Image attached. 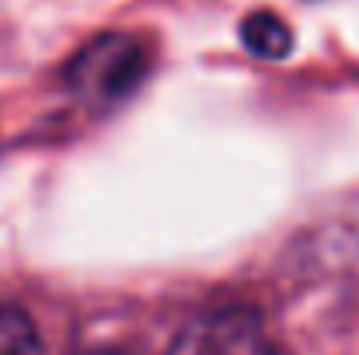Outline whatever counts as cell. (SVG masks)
Returning <instances> with one entry per match:
<instances>
[{"label":"cell","mask_w":359,"mask_h":355,"mask_svg":"<svg viewBox=\"0 0 359 355\" xmlns=\"http://www.w3.org/2000/svg\"><path fill=\"white\" fill-rule=\"evenodd\" d=\"M150 70V49L140 35L105 32L91 39L70 63H67V88L91 105L122 102Z\"/></svg>","instance_id":"obj_1"},{"label":"cell","mask_w":359,"mask_h":355,"mask_svg":"<svg viewBox=\"0 0 359 355\" xmlns=\"http://www.w3.org/2000/svg\"><path fill=\"white\" fill-rule=\"evenodd\" d=\"M168 355H276V349L251 310L224 307L196 317Z\"/></svg>","instance_id":"obj_2"},{"label":"cell","mask_w":359,"mask_h":355,"mask_svg":"<svg viewBox=\"0 0 359 355\" xmlns=\"http://www.w3.org/2000/svg\"><path fill=\"white\" fill-rule=\"evenodd\" d=\"M241 42L262 60H283L293 49V32L276 11H255L241 25Z\"/></svg>","instance_id":"obj_3"},{"label":"cell","mask_w":359,"mask_h":355,"mask_svg":"<svg viewBox=\"0 0 359 355\" xmlns=\"http://www.w3.org/2000/svg\"><path fill=\"white\" fill-rule=\"evenodd\" d=\"M0 355H42L35 321L14 303H0Z\"/></svg>","instance_id":"obj_4"}]
</instances>
